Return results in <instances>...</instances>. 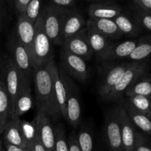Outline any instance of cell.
<instances>
[{"instance_id": "4fadbf2b", "label": "cell", "mask_w": 151, "mask_h": 151, "mask_svg": "<svg viewBox=\"0 0 151 151\" xmlns=\"http://www.w3.org/2000/svg\"><path fill=\"white\" fill-rule=\"evenodd\" d=\"M1 135L3 142L22 148H27V136L20 118L10 117Z\"/></svg>"}, {"instance_id": "6da1fadb", "label": "cell", "mask_w": 151, "mask_h": 151, "mask_svg": "<svg viewBox=\"0 0 151 151\" xmlns=\"http://www.w3.org/2000/svg\"><path fill=\"white\" fill-rule=\"evenodd\" d=\"M38 111L56 119L61 116L53 88L49 63L34 69L32 76Z\"/></svg>"}, {"instance_id": "60d3db41", "label": "cell", "mask_w": 151, "mask_h": 151, "mask_svg": "<svg viewBox=\"0 0 151 151\" xmlns=\"http://www.w3.org/2000/svg\"><path fill=\"white\" fill-rule=\"evenodd\" d=\"M4 150V147H3V141L0 138V151H3Z\"/></svg>"}, {"instance_id": "44dd1931", "label": "cell", "mask_w": 151, "mask_h": 151, "mask_svg": "<svg viewBox=\"0 0 151 151\" xmlns=\"http://www.w3.org/2000/svg\"><path fill=\"white\" fill-rule=\"evenodd\" d=\"M88 11L89 18L104 19H114L122 13L120 7L109 3H94L89 6Z\"/></svg>"}, {"instance_id": "603a6c76", "label": "cell", "mask_w": 151, "mask_h": 151, "mask_svg": "<svg viewBox=\"0 0 151 151\" xmlns=\"http://www.w3.org/2000/svg\"><path fill=\"white\" fill-rule=\"evenodd\" d=\"M128 117L135 128H139L147 135L151 137V119L144 114L139 112L132 107L127 101L122 104Z\"/></svg>"}, {"instance_id": "8fae6325", "label": "cell", "mask_w": 151, "mask_h": 151, "mask_svg": "<svg viewBox=\"0 0 151 151\" xmlns=\"http://www.w3.org/2000/svg\"><path fill=\"white\" fill-rule=\"evenodd\" d=\"M61 47L63 50L82 58L85 60H90L94 54L88 42L86 27L75 35L64 40Z\"/></svg>"}, {"instance_id": "ac0fdd59", "label": "cell", "mask_w": 151, "mask_h": 151, "mask_svg": "<svg viewBox=\"0 0 151 151\" xmlns=\"http://www.w3.org/2000/svg\"><path fill=\"white\" fill-rule=\"evenodd\" d=\"M35 24L25 17L24 15H19L16 24V37L20 43H22L30 54L32 44L35 35Z\"/></svg>"}, {"instance_id": "7a4b0ae2", "label": "cell", "mask_w": 151, "mask_h": 151, "mask_svg": "<svg viewBox=\"0 0 151 151\" xmlns=\"http://www.w3.org/2000/svg\"><path fill=\"white\" fill-rule=\"evenodd\" d=\"M35 35L29 54L33 69L54 60L53 44L45 32L41 13L35 22Z\"/></svg>"}, {"instance_id": "f546056e", "label": "cell", "mask_w": 151, "mask_h": 151, "mask_svg": "<svg viewBox=\"0 0 151 151\" xmlns=\"http://www.w3.org/2000/svg\"><path fill=\"white\" fill-rule=\"evenodd\" d=\"M54 131L55 151H69L68 137L63 124L58 123L54 126Z\"/></svg>"}, {"instance_id": "b9f144b4", "label": "cell", "mask_w": 151, "mask_h": 151, "mask_svg": "<svg viewBox=\"0 0 151 151\" xmlns=\"http://www.w3.org/2000/svg\"><path fill=\"white\" fill-rule=\"evenodd\" d=\"M91 1H102V0H91Z\"/></svg>"}, {"instance_id": "ee69618b", "label": "cell", "mask_w": 151, "mask_h": 151, "mask_svg": "<svg viewBox=\"0 0 151 151\" xmlns=\"http://www.w3.org/2000/svg\"><path fill=\"white\" fill-rule=\"evenodd\" d=\"M3 151H4V150H3Z\"/></svg>"}, {"instance_id": "4316f807", "label": "cell", "mask_w": 151, "mask_h": 151, "mask_svg": "<svg viewBox=\"0 0 151 151\" xmlns=\"http://www.w3.org/2000/svg\"><path fill=\"white\" fill-rule=\"evenodd\" d=\"M151 58V36H145L138 40L137 47L127 59L134 62H142Z\"/></svg>"}, {"instance_id": "7bdbcfd3", "label": "cell", "mask_w": 151, "mask_h": 151, "mask_svg": "<svg viewBox=\"0 0 151 151\" xmlns=\"http://www.w3.org/2000/svg\"></svg>"}, {"instance_id": "74e56055", "label": "cell", "mask_w": 151, "mask_h": 151, "mask_svg": "<svg viewBox=\"0 0 151 151\" xmlns=\"http://www.w3.org/2000/svg\"><path fill=\"white\" fill-rule=\"evenodd\" d=\"M75 0H52L53 4L58 7L69 8L75 3Z\"/></svg>"}, {"instance_id": "5b68a950", "label": "cell", "mask_w": 151, "mask_h": 151, "mask_svg": "<svg viewBox=\"0 0 151 151\" xmlns=\"http://www.w3.org/2000/svg\"><path fill=\"white\" fill-rule=\"evenodd\" d=\"M67 10L68 8L66 7L52 4L41 10L45 32L55 45L61 46L63 43L61 38L62 27Z\"/></svg>"}, {"instance_id": "2e32d148", "label": "cell", "mask_w": 151, "mask_h": 151, "mask_svg": "<svg viewBox=\"0 0 151 151\" xmlns=\"http://www.w3.org/2000/svg\"><path fill=\"white\" fill-rule=\"evenodd\" d=\"M85 25H86V22L83 16L78 10L68 8L62 27V41L78 33L81 29L86 27Z\"/></svg>"}, {"instance_id": "4dcf8cb0", "label": "cell", "mask_w": 151, "mask_h": 151, "mask_svg": "<svg viewBox=\"0 0 151 151\" xmlns=\"http://www.w3.org/2000/svg\"><path fill=\"white\" fill-rule=\"evenodd\" d=\"M41 0H30L27 7L24 16L35 24L41 13Z\"/></svg>"}, {"instance_id": "d6a6232c", "label": "cell", "mask_w": 151, "mask_h": 151, "mask_svg": "<svg viewBox=\"0 0 151 151\" xmlns=\"http://www.w3.org/2000/svg\"><path fill=\"white\" fill-rule=\"evenodd\" d=\"M141 28H144L146 30L151 32V14L143 11H139L134 18Z\"/></svg>"}, {"instance_id": "836d02e7", "label": "cell", "mask_w": 151, "mask_h": 151, "mask_svg": "<svg viewBox=\"0 0 151 151\" xmlns=\"http://www.w3.org/2000/svg\"><path fill=\"white\" fill-rule=\"evenodd\" d=\"M134 151H151V143L142 134L137 133Z\"/></svg>"}, {"instance_id": "7402d4cb", "label": "cell", "mask_w": 151, "mask_h": 151, "mask_svg": "<svg viewBox=\"0 0 151 151\" xmlns=\"http://www.w3.org/2000/svg\"><path fill=\"white\" fill-rule=\"evenodd\" d=\"M138 41L128 40L120 43H114L105 57L104 60H115L128 58L137 47Z\"/></svg>"}, {"instance_id": "52a82bcc", "label": "cell", "mask_w": 151, "mask_h": 151, "mask_svg": "<svg viewBox=\"0 0 151 151\" xmlns=\"http://www.w3.org/2000/svg\"><path fill=\"white\" fill-rule=\"evenodd\" d=\"M60 67L72 79L84 83L89 78V69L86 60L63 49L60 52Z\"/></svg>"}, {"instance_id": "cb8c5ba5", "label": "cell", "mask_w": 151, "mask_h": 151, "mask_svg": "<svg viewBox=\"0 0 151 151\" xmlns=\"http://www.w3.org/2000/svg\"><path fill=\"white\" fill-rule=\"evenodd\" d=\"M125 95L127 97L141 95L151 98V75L146 72L139 77L128 88Z\"/></svg>"}, {"instance_id": "d590c367", "label": "cell", "mask_w": 151, "mask_h": 151, "mask_svg": "<svg viewBox=\"0 0 151 151\" xmlns=\"http://www.w3.org/2000/svg\"><path fill=\"white\" fill-rule=\"evenodd\" d=\"M140 10L151 14V0H134Z\"/></svg>"}, {"instance_id": "f1b7e54d", "label": "cell", "mask_w": 151, "mask_h": 151, "mask_svg": "<svg viewBox=\"0 0 151 151\" xmlns=\"http://www.w3.org/2000/svg\"><path fill=\"white\" fill-rule=\"evenodd\" d=\"M126 101L134 109L151 119V98L145 96L136 95L127 97Z\"/></svg>"}, {"instance_id": "f35d334b", "label": "cell", "mask_w": 151, "mask_h": 151, "mask_svg": "<svg viewBox=\"0 0 151 151\" xmlns=\"http://www.w3.org/2000/svg\"><path fill=\"white\" fill-rule=\"evenodd\" d=\"M5 18V9H4V0H0V32L2 30Z\"/></svg>"}, {"instance_id": "ba28073f", "label": "cell", "mask_w": 151, "mask_h": 151, "mask_svg": "<svg viewBox=\"0 0 151 151\" xmlns=\"http://www.w3.org/2000/svg\"><path fill=\"white\" fill-rule=\"evenodd\" d=\"M104 137L110 151H123L118 107L114 108L106 113Z\"/></svg>"}, {"instance_id": "d6986e66", "label": "cell", "mask_w": 151, "mask_h": 151, "mask_svg": "<svg viewBox=\"0 0 151 151\" xmlns=\"http://www.w3.org/2000/svg\"><path fill=\"white\" fill-rule=\"evenodd\" d=\"M87 27H90L106 36L111 41L119 39L122 36L114 19H91L89 18L86 22Z\"/></svg>"}, {"instance_id": "8992f818", "label": "cell", "mask_w": 151, "mask_h": 151, "mask_svg": "<svg viewBox=\"0 0 151 151\" xmlns=\"http://www.w3.org/2000/svg\"><path fill=\"white\" fill-rule=\"evenodd\" d=\"M147 72V64L145 62H131L126 70L122 74L119 81L113 89L103 100L105 101H116L125 95L128 88L133 83Z\"/></svg>"}, {"instance_id": "ffe728a7", "label": "cell", "mask_w": 151, "mask_h": 151, "mask_svg": "<svg viewBox=\"0 0 151 151\" xmlns=\"http://www.w3.org/2000/svg\"><path fill=\"white\" fill-rule=\"evenodd\" d=\"M86 28L88 42L93 53L95 54L99 58L104 60L106 54L110 50L114 42L94 29L87 27Z\"/></svg>"}, {"instance_id": "277c9868", "label": "cell", "mask_w": 151, "mask_h": 151, "mask_svg": "<svg viewBox=\"0 0 151 151\" xmlns=\"http://www.w3.org/2000/svg\"><path fill=\"white\" fill-rule=\"evenodd\" d=\"M59 67L60 78L66 88V119L73 128H78L81 124L82 116L81 93L78 86L72 78Z\"/></svg>"}, {"instance_id": "e0dca14e", "label": "cell", "mask_w": 151, "mask_h": 151, "mask_svg": "<svg viewBox=\"0 0 151 151\" xmlns=\"http://www.w3.org/2000/svg\"><path fill=\"white\" fill-rule=\"evenodd\" d=\"M50 72L52 80L53 88H54L55 95L56 101L58 106L61 116L66 119V88L63 82L60 78L59 73V67L57 63L52 60L49 63Z\"/></svg>"}, {"instance_id": "83f0119b", "label": "cell", "mask_w": 151, "mask_h": 151, "mask_svg": "<svg viewBox=\"0 0 151 151\" xmlns=\"http://www.w3.org/2000/svg\"><path fill=\"white\" fill-rule=\"evenodd\" d=\"M77 139L81 151H94V134L87 124H83L80 127Z\"/></svg>"}, {"instance_id": "9c48e42d", "label": "cell", "mask_w": 151, "mask_h": 151, "mask_svg": "<svg viewBox=\"0 0 151 151\" xmlns=\"http://www.w3.org/2000/svg\"><path fill=\"white\" fill-rule=\"evenodd\" d=\"M7 48L10 52V58L22 75L26 78L32 80L33 67L27 50L19 41L15 34L8 38Z\"/></svg>"}, {"instance_id": "d4e9b609", "label": "cell", "mask_w": 151, "mask_h": 151, "mask_svg": "<svg viewBox=\"0 0 151 151\" xmlns=\"http://www.w3.org/2000/svg\"><path fill=\"white\" fill-rule=\"evenodd\" d=\"M114 21L122 35L133 37L137 35L141 32L142 28L135 19L133 20L124 13H120L114 19Z\"/></svg>"}, {"instance_id": "3957f363", "label": "cell", "mask_w": 151, "mask_h": 151, "mask_svg": "<svg viewBox=\"0 0 151 151\" xmlns=\"http://www.w3.org/2000/svg\"><path fill=\"white\" fill-rule=\"evenodd\" d=\"M25 78L9 55H3L0 57V80L4 83L10 97L11 116L16 96Z\"/></svg>"}, {"instance_id": "30bf717a", "label": "cell", "mask_w": 151, "mask_h": 151, "mask_svg": "<svg viewBox=\"0 0 151 151\" xmlns=\"http://www.w3.org/2000/svg\"><path fill=\"white\" fill-rule=\"evenodd\" d=\"M131 63H111L101 71L97 91L103 100L111 91Z\"/></svg>"}, {"instance_id": "e575fe53", "label": "cell", "mask_w": 151, "mask_h": 151, "mask_svg": "<svg viewBox=\"0 0 151 151\" xmlns=\"http://www.w3.org/2000/svg\"><path fill=\"white\" fill-rule=\"evenodd\" d=\"M68 143H69V151H81L77 139V133L72 131L68 137Z\"/></svg>"}, {"instance_id": "1f68e13d", "label": "cell", "mask_w": 151, "mask_h": 151, "mask_svg": "<svg viewBox=\"0 0 151 151\" xmlns=\"http://www.w3.org/2000/svg\"><path fill=\"white\" fill-rule=\"evenodd\" d=\"M27 149L29 151H46L43 147L39 137L34 128V132L27 135Z\"/></svg>"}, {"instance_id": "ab89813d", "label": "cell", "mask_w": 151, "mask_h": 151, "mask_svg": "<svg viewBox=\"0 0 151 151\" xmlns=\"http://www.w3.org/2000/svg\"><path fill=\"white\" fill-rule=\"evenodd\" d=\"M3 147H4V151H29L27 148H22L17 146L12 145L5 142H3Z\"/></svg>"}, {"instance_id": "9a60e30c", "label": "cell", "mask_w": 151, "mask_h": 151, "mask_svg": "<svg viewBox=\"0 0 151 151\" xmlns=\"http://www.w3.org/2000/svg\"><path fill=\"white\" fill-rule=\"evenodd\" d=\"M117 107L120 122L122 149L123 151H134L137 131L128 117L123 106L120 105Z\"/></svg>"}, {"instance_id": "5bb4252c", "label": "cell", "mask_w": 151, "mask_h": 151, "mask_svg": "<svg viewBox=\"0 0 151 151\" xmlns=\"http://www.w3.org/2000/svg\"><path fill=\"white\" fill-rule=\"evenodd\" d=\"M32 80L25 78L23 81L20 87L16 101L11 117L20 118L24 114L29 111L32 107L33 100H32V88H31Z\"/></svg>"}, {"instance_id": "8d00e7d4", "label": "cell", "mask_w": 151, "mask_h": 151, "mask_svg": "<svg viewBox=\"0 0 151 151\" xmlns=\"http://www.w3.org/2000/svg\"><path fill=\"white\" fill-rule=\"evenodd\" d=\"M29 1L30 0H14L15 7L19 15H22L24 13L25 10L27 7Z\"/></svg>"}, {"instance_id": "484cf974", "label": "cell", "mask_w": 151, "mask_h": 151, "mask_svg": "<svg viewBox=\"0 0 151 151\" xmlns=\"http://www.w3.org/2000/svg\"><path fill=\"white\" fill-rule=\"evenodd\" d=\"M11 117V106L10 97L2 81L0 80V135L6 124Z\"/></svg>"}, {"instance_id": "7c38bea8", "label": "cell", "mask_w": 151, "mask_h": 151, "mask_svg": "<svg viewBox=\"0 0 151 151\" xmlns=\"http://www.w3.org/2000/svg\"><path fill=\"white\" fill-rule=\"evenodd\" d=\"M34 128L46 151H55L54 125L51 118L41 111H37L34 121Z\"/></svg>"}]
</instances>
